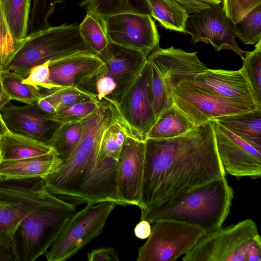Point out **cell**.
<instances>
[{
  "label": "cell",
  "instance_id": "obj_1",
  "mask_svg": "<svg viewBox=\"0 0 261 261\" xmlns=\"http://www.w3.org/2000/svg\"><path fill=\"white\" fill-rule=\"evenodd\" d=\"M225 175L212 121L177 137L147 138L138 206L148 210Z\"/></svg>",
  "mask_w": 261,
  "mask_h": 261
},
{
  "label": "cell",
  "instance_id": "obj_2",
  "mask_svg": "<svg viewBox=\"0 0 261 261\" xmlns=\"http://www.w3.org/2000/svg\"><path fill=\"white\" fill-rule=\"evenodd\" d=\"M233 198V188L225 175L141 211L140 219L152 224L160 220L185 223L208 234L222 227Z\"/></svg>",
  "mask_w": 261,
  "mask_h": 261
},
{
  "label": "cell",
  "instance_id": "obj_3",
  "mask_svg": "<svg viewBox=\"0 0 261 261\" xmlns=\"http://www.w3.org/2000/svg\"><path fill=\"white\" fill-rule=\"evenodd\" d=\"M76 212V205L58 196L24 218L11 242L16 261H33L45 255Z\"/></svg>",
  "mask_w": 261,
  "mask_h": 261
},
{
  "label": "cell",
  "instance_id": "obj_4",
  "mask_svg": "<svg viewBox=\"0 0 261 261\" xmlns=\"http://www.w3.org/2000/svg\"><path fill=\"white\" fill-rule=\"evenodd\" d=\"M82 52L93 51L83 40L79 25L50 26L28 35L3 67L25 79L34 66Z\"/></svg>",
  "mask_w": 261,
  "mask_h": 261
},
{
  "label": "cell",
  "instance_id": "obj_5",
  "mask_svg": "<svg viewBox=\"0 0 261 261\" xmlns=\"http://www.w3.org/2000/svg\"><path fill=\"white\" fill-rule=\"evenodd\" d=\"M184 261H260L261 239L255 222L247 219L203 235Z\"/></svg>",
  "mask_w": 261,
  "mask_h": 261
},
{
  "label": "cell",
  "instance_id": "obj_6",
  "mask_svg": "<svg viewBox=\"0 0 261 261\" xmlns=\"http://www.w3.org/2000/svg\"><path fill=\"white\" fill-rule=\"evenodd\" d=\"M41 178L0 181V239H11L22 220L53 201Z\"/></svg>",
  "mask_w": 261,
  "mask_h": 261
},
{
  "label": "cell",
  "instance_id": "obj_7",
  "mask_svg": "<svg viewBox=\"0 0 261 261\" xmlns=\"http://www.w3.org/2000/svg\"><path fill=\"white\" fill-rule=\"evenodd\" d=\"M117 205L112 201L87 203L83 209L74 214L61 231L45 254L47 260H67L100 235Z\"/></svg>",
  "mask_w": 261,
  "mask_h": 261
},
{
  "label": "cell",
  "instance_id": "obj_8",
  "mask_svg": "<svg viewBox=\"0 0 261 261\" xmlns=\"http://www.w3.org/2000/svg\"><path fill=\"white\" fill-rule=\"evenodd\" d=\"M153 224L148 240L139 248L137 261H174L205 234L198 227L177 221L160 220Z\"/></svg>",
  "mask_w": 261,
  "mask_h": 261
},
{
  "label": "cell",
  "instance_id": "obj_9",
  "mask_svg": "<svg viewBox=\"0 0 261 261\" xmlns=\"http://www.w3.org/2000/svg\"><path fill=\"white\" fill-rule=\"evenodd\" d=\"M174 103L198 126L215 119L261 109L255 105L223 98L185 82L172 89Z\"/></svg>",
  "mask_w": 261,
  "mask_h": 261
},
{
  "label": "cell",
  "instance_id": "obj_10",
  "mask_svg": "<svg viewBox=\"0 0 261 261\" xmlns=\"http://www.w3.org/2000/svg\"><path fill=\"white\" fill-rule=\"evenodd\" d=\"M116 107L133 135L145 141L156 121L152 107L150 67L147 59Z\"/></svg>",
  "mask_w": 261,
  "mask_h": 261
},
{
  "label": "cell",
  "instance_id": "obj_11",
  "mask_svg": "<svg viewBox=\"0 0 261 261\" xmlns=\"http://www.w3.org/2000/svg\"><path fill=\"white\" fill-rule=\"evenodd\" d=\"M102 24L109 42L139 51L146 58L159 45L160 36L150 15L116 14Z\"/></svg>",
  "mask_w": 261,
  "mask_h": 261
},
{
  "label": "cell",
  "instance_id": "obj_12",
  "mask_svg": "<svg viewBox=\"0 0 261 261\" xmlns=\"http://www.w3.org/2000/svg\"><path fill=\"white\" fill-rule=\"evenodd\" d=\"M185 32L191 36L192 43L202 42L212 45L217 51L230 50L242 59L244 58L245 51L241 49L236 40L233 23L226 16L222 2L190 14Z\"/></svg>",
  "mask_w": 261,
  "mask_h": 261
},
{
  "label": "cell",
  "instance_id": "obj_13",
  "mask_svg": "<svg viewBox=\"0 0 261 261\" xmlns=\"http://www.w3.org/2000/svg\"><path fill=\"white\" fill-rule=\"evenodd\" d=\"M145 141L129 133L117 162L115 202L117 205L140 203L143 179Z\"/></svg>",
  "mask_w": 261,
  "mask_h": 261
},
{
  "label": "cell",
  "instance_id": "obj_14",
  "mask_svg": "<svg viewBox=\"0 0 261 261\" xmlns=\"http://www.w3.org/2000/svg\"><path fill=\"white\" fill-rule=\"evenodd\" d=\"M217 152L226 173L239 178L261 176V150L212 121Z\"/></svg>",
  "mask_w": 261,
  "mask_h": 261
},
{
  "label": "cell",
  "instance_id": "obj_15",
  "mask_svg": "<svg viewBox=\"0 0 261 261\" xmlns=\"http://www.w3.org/2000/svg\"><path fill=\"white\" fill-rule=\"evenodd\" d=\"M147 59L164 86L171 93L173 88L208 69L199 59L197 51L188 53L173 46L162 48L158 45Z\"/></svg>",
  "mask_w": 261,
  "mask_h": 261
},
{
  "label": "cell",
  "instance_id": "obj_16",
  "mask_svg": "<svg viewBox=\"0 0 261 261\" xmlns=\"http://www.w3.org/2000/svg\"><path fill=\"white\" fill-rule=\"evenodd\" d=\"M184 82L223 98L257 106L252 88L242 68L234 71L208 68Z\"/></svg>",
  "mask_w": 261,
  "mask_h": 261
},
{
  "label": "cell",
  "instance_id": "obj_17",
  "mask_svg": "<svg viewBox=\"0 0 261 261\" xmlns=\"http://www.w3.org/2000/svg\"><path fill=\"white\" fill-rule=\"evenodd\" d=\"M98 56L104 62L101 66L102 71L117 86L119 102L147 58L139 51L110 42Z\"/></svg>",
  "mask_w": 261,
  "mask_h": 261
},
{
  "label": "cell",
  "instance_id": "obj_18",
  "mask_svg": "<svg viewBox=\"0 0 261 261\" xmlns=\"http://www.w3.org/2000/svg\"><path fill=\"white\" fill-rule=\"evenodd\" d=\"M1 111L3 120L10 132L25 135L47 144L49 143L59 125L49 119L36 103L18 106L9 102Z\"/></svg>",
  "mask_w": 261,
  "mask_h": 261
},
{
  "label": "cell",
  "instance_id": "obj_19",
  "mask_svg": "<svg viewBox=\"0 0 261 261\" xmlns=\"http://www.w3.org/2000/svg\"><path fill=\"white\" fill-rule=\"evenodd\" d=\"M104 62L93 52H82L52 61L49 63L50 79L62 86L79 87Z\"/></svg>",
  "mask_w": 261,
  "mask_h": 261
},
{
  "label": "cell",
  "instance_id": "obj_20",
  "mask_svg": "<svg viewBox=\"0 0 261 261\" xmlns=\"http://www.w3.org/2000/svg\"><path fill=\"white\" fill-rule=\"evenodd\" d=\"M62 161L56 150L42 155L0 162V181L32 178H45L58 171Z\"/></svg>",
  "mask_w": 261,
  "mask_h": 261
},
{
  "label": "cell",
  "instance_id": "obj_21",
  "mask_svg": "<svg viewBox=\"0 0 261 261\" xmlns=\"http://www.w3.org/2000/svg\"><path fill=\"white\" fill-rule=\"evenodd\" d=\"M55 150L48 144L10 130L0 137L1 162L42 155Z\"/></svg>",
  "mask_w": 261,
  "mask_h": 261
},
{
  "label": "cell",
  "instance_id": "obj_22",
  "mask_svg": "<svg viewBox=\"0 0 261 261\" xmlns=\"http://www.w3.org/2000/svg\"><path fill=\"white\" fill-rule=\"evenodd\" d=\"M214 121L239 138L261 150V109L219 117Z\"/></svg>",
  "mask_w": 261,
  "mask_h": 261
},
{
  "label": "cell",
  "instance_id": "obj_23",
  "mask_svg": "<svg viewBox=\"0 0 261 261\" xmlns=\"http://www.w3.org/2000/svg\"><path fill=\"white\" fill-rule=\"evenodd\" d=\"M80 6L96 16L101 24L107 18L121 13L150 15L147 0H84Z\"/></svg>",
  "mask_w": 261,
  "mask_h": 261
},
{
  "label": "cell",
  "instance_id": "obj_24",
  "mask_svg": "<svg viewBox=\"0 0 261 261\" xmlns=\"http://www.w3.org/2000/svg\"><path fill=\"white\" fill-rule=\"evenodd\" d=\"M195 127L174 103L158 118L147 138L168 139L184 134Z\"/></svg>",
  "mask_w": 261,
  "mask_h": 261
},
{
  "label": "cell",
  "instance_id": "obj_25",
  "mask_svg": "<svg viewBox=\"0 0 261 261\" xmlns=\"http://www.w3.org/2000/svg\"><path fill=\"white\" fill-rule=\"evenodd\" d=\"M150 16L167 30L185 33L190 15L186 9L175 0H147Z\"/></svg>",
  "mask_w": 261,
  "mask_h": 261
},
{
  "label": "cell",
  "instance_id": "obj_26",
  "mask_svg": "<svg viewBox=\"0 0 261 261\" xmlns=\"http://www.w3.org/2000/svg\"><path fill=\"white\" fill-rule=\"evenodd\" d=\"M31 2L32 0H2L9 31L18 48L28 35Z\"/></svg>",
  "mask_w": 261,
  "mask_h": 261
},
{
  "label": "cell",
  "instance_id": "obj_27",
  "mask_svg": "<svg viewBox=\"0 0 261 261\" xmlns=\"http://www.w3.org/2000/svg\"><path fill=\"white\" fill-rule=\"evenodd\" d=\"M1 76L4 88L10 100L32 105L36 103L42 96L40 88L22 83L24 79L14 71L3 68Z\"/></svg>",
  "mask_w": 261,
  "mask_h": 261
},
{
  "label": "cell",
  "instance_id": "obj_28",
  "mask_svg": "<svg viewBox=\"0 0 261 261\" xmlns=\"http://www.w3.org/2000/svg\"><path fill=\"white\" fill-rule=\"evenodd\" d=\"M81 136L80 121L59 124L49 142L62 162L68 159L77 146Z\"/></svg>",
  "mask_w": 261,
  "mask_h": 261
},
{
  "label": "cell",
  "instance_id": "obj_29",
  "mask_svg": "<svg viewBox=\"0 0 261 261\" xmlns=\"http://www.w3.org/2000/svg\"><path fill=\"white\" fill-rule=\"evenodd\" d=\"M129 133L132 132L121 118L111 125L103 136L96 165L108 159L117 160Z\"/></svg>",
  "mask_w": 261,
  "mask_h": 261
},
{
  "label": "cell",
  "instance_id": "obj_30",
  "mask_svg": "<svg viewBox=\"0 0 261 261\" xmlns=\"http://www.w3.org/2000/svg\"><path fill=\"white\" fill-rule=\"evenodd\" d=\"M41 90L42 96L52 105L56 112L77 103L99 102L95 95L77 87L62 86L52 90Z\"/></svg>",
  "mask_w": 261,
  "mask_h": 261
},
{
  "label": "cell",
  "instance_id": "obj_31",
  "mask_svg": "<svg viewBox=\"0 0 261 261\" xmlns=\"http://www.w3.org/2000/svg\"><path fill=\"white\" fill-rule=\"evenodd\" d=\"M79 30L86 44L97 55H99L109 43L101 22L91 13H87L84 19L79 24Z\"/></svg>",
  "mask_w": 261,
  "mask_h": 261
},
{
  "label": "cell",
  "instance_id": "obj_32",
  "mask_svg": "<svg viewBox=\"0 0 261 261\" xmlns=\"http://www.w3.org/2000/svg\"><path fill=\"white\" fill-rule=\"evenodd\" d=\"M233 27L236 37L245 44H255L261 40V5L233 24Z\"/></svg>",
  "mask_w": 261,
  "mask_h": 261
},
{
  "label": "cell",
  "instance_id": "obj_33",
  "mask_svg": "<svg viewBox=\"0 0 261 261\" xmlns=\"http://www.w3.org/2000/svg\"><path fill=\"white\" fill-rule=\"evenodd\" d=\"M242 68L249 82L257 106L261 108V40L251 51H245Z\"/></svg>",
  "mask_w": 261,
  "mask_h": 261
},
{
  "label": "cell",
  "instance_id": "obj_34",
  "mask_svg": "<svg viewBox=\"0 0 261 261\" xmlns=\"http://www.w3.org/2000/svg\"><path fill=\"white\" fill-rule=\"evenodd\" d=\"M63 2V0H32L29 23L30 34L49 27L48 18L54 12L56 5Z\"/></svg>",
  "mask_w": 261,
  "mask_h": 261
},
{
  "label": "cell",
  "instance_id": "obj_35",
  "mask_svg": "<svg viewBox=\"0 0 261 261\" xmlns=\"http://www.w3.org/2000/svg\"><path fill=\"white\" fill-rule=\"evenodd\" d=\"M99 104L100 102L93 101L77 103L61 109L48 117L58 124L80 121L95 110Z\"/></svg>",
  "mask_w": 261,
  "mask_h": 261
},
{
  "label": "cell",
  "instance_id": "obj_36",
  "mask_svg": "<svg viewBox=\"0 0 261 261\" xmlns=\"http://www.w3.org/2000/svg\"><path fill=\"white\" fill-rule=\"evenodd\" d=\"M18 49L5 18L2 0H0V65H6Z\"/></svg>",
  "mask_w": 261,
  "mask_h": 261
},
{
  "label": "cell",
  "instance_id": "obj_37",
  "mask_svg": "<svg viewBox=\"0 0 261 261\" xmlns=\"http://www.w3.org/2000/svg\"><path fill=\"white\" fill-rule=\"evenodd\" d=\"M50 62L47 61L33 67L28 76L23 79L22 82L39 87L41 89L52 90L61 87L54 84L50 79Z\"/></svg>",
  "mask_w": 261,
  "mask_h": 261
},
{
  "label": "cell",
  "instance_id": "obj_38",
  "mask_svg": "<svg viewBox=\"0 0 261 261\" xmlns=\"http://www.w3.org/2000/svg\"><path fill=\"white\" fill-rule=\"evenodd\" d=\"M222 4L226 16L234 24L254 8L261 5V0H222Z\"/></svg>",
  "mask_w": 261,
  "mask_h": 261
},
{
  "label": "cell",
  "instance_id": "obj_39",
  "mask_svg": "<svg viewBox=\"0 0 261 261\" xmlns=\"http://www.w3.org/2000/svg\"><path fill=\"white\" fill-rule=\"evenodd\" d=\"M88 261H119L118 255L114 247L95 249L87 253Z\"/></svg>",
  "mask_w": 261,
  "mask_h": 261
},
{
  "label": "cell",
  "instance_id": "obj_40",
  "mask_svg": "<svg viewBox=\"0 0 261 261\" xmlns=\"http://www.w3.org/2000/svg\"><path fill=\"white\" fill-rule=\"evenodd\" d=\"M0 261H16L11 239H0Z\"/></svg>",
  "mask_w": 261,
  "mask_h": 261
},
{
  "label": "cell",
  "instance_id": "obj_41",
  "mask_svg": "<svg viewBox=\"0 0 261 261\" xmlns=\"http://www.w3.org/2000/svg\"><path fill=\"white\" fill-rule=\"evenodd\" d=\"M184 6L189 14L210 8L211 5L197 0H175Z\"/></svg>",
  "mask_w": 261,
  "mask_h": 261
},
{
  "label": "cell",
  "instance_id": "obj_42",
  "mask_svg": "<svg viewBox=\"0 0 261 261\" xmlns=\"http://www.w3.org/2000/svg\"><path fill=\"white\" fill-rule=\"evenodd\" d=\"M151 232L150 223L146 220H142L135 226L134 233L139 239L148 238Z\"/></svg>",
  "mask_w": 261,
  "mask_h": 261
},
{
  "label": "cell",
  "instance_id": "obj_43",
  "mask_svg": "<svg viewBox=\"0 0 261 261\" xmlns=\"http://www.w3.org/2000/svg\"><path fill=\"white\" fill-rule=\"evenodd\" d=\"M36 103L39 109L47 116L53 115L56 112L54 107L42 96V95Z\"/></svg>",
  "mask_w": 261,
  "mask_h": 261
},
{
  "label": "cell",
  "instance_id": "obj_44",
  "mask_svg": "<svg viewBox=\"0 0 261 261\" xmlns=\"http://www.w3.org/2000/svg\"><path fill=\"white\" fill-rule=\"evenodd\" d=\"M4 68L3 66L0 65V110L7 103L10 102V99L7 93H6L4 88L1 76V72L2 70Z\"/></svg>",
  "mask_w": 261,
  "mask_h": 261
},
{
  "label": "cell",
  "instance_id": "obj_45",
  "mask_svg": "<svg viewBox=\"0 0 261 261\" xmlns=\"http://www.w3.org/2000/svg\"><path fill=\"white\" fill-rule=\"evenodd\" d=\"M9 130L3 120L0 110V137L7 133Z\"/></svg>",
  "mask_w": 261,
  "mask_h": 261
},
{
  "label": "cell",
  "instance_id": "obj_46",
  "mask_svg": "<svg viewBox=\"0 0 261 261\" xmlns=\"http://www.w3.org/2000/svg\"><path fill=\"white\" fill-rule=\"evenodd\" d=\"M197 1L203 2V3H205L211 5H214V4H219L222 2L221 0H197Z\"/></svg>",
  "mask_w": 261,
  "mask_h": 261
},
{
  "label": "cell",
  "instance_id": "obj_47",
  "mask_svg": "<svg viewBox=\"0 0 261 261\" xmlns=\"http://www.w3.org/2000/svg\"><path fill=\"white\" fill-rule=\"evenodd\" d=\"M0 162H1V159H0Z\"/></svg>",
  "mask_w": 261,
  "mask_h": 261
},
{
  "label": "cell",
  "instance_id": "obj_48",
  "mask_svg": "<svg viewBox=\"0 0 261 261\" xmlns=\"http://www.w3.org/2000/svg\"><path fill=\"white\" fill-rule=\"evenodd\" d=\"M222 1V0H221Z\"/></svg>",
  "mask_w": 261,
  "mask_h": 261
}]
</instances>
